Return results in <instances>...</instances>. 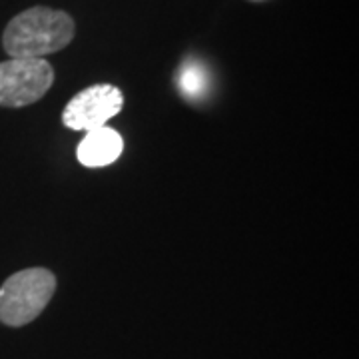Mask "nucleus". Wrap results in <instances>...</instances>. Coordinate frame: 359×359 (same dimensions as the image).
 <instances>
[{
    "mask_svg": "<svg viewBox=\"0 0 359 359\" xmlns=\"http://www.w3.org/2000/svg\"><path fill=\"white\" fill-rule=\"evenodd\" d=\"M76 34L72 16L48 6H32L16 14L2 34V46L11 58H44L66 48Z\"/></svg>",
    "mask_w": 359,
    "mask_h": 359,
    "instance_id": "f257e3e1",
    "label": "nucleus"
},
{
    "mask_svg": "<svg viewBox=\"0 0 359 359\" xmlns=\"http://www.w3.org/2000/svg\"><path fill=\"white\" fill-rule=\"evenodd\" d=\"M56 292V276L46 268H28L13 273L0 285V321L22 327L34 321Z\"/></svg>",
    "mask_w": 359,
    "mask_h": 359,
    "instance_id": "f03ea898",
    "label": "nucleus"
},
{
    "mask_svg": "<svg viewBox=\"0 0 359 359\" xmlns=\"http://www.w3.org/2000/svg\"><path fill=\"white\" fill-rule=\"evenodd\" d=\"M54 84V68L44 58H11L0 62V106L25 108L39 102Z\"/></svg>",
    "mask_w": 359,
    "mask_h": 359,
    "instance_id": "7ed1b4c3",
    "label": "nucleus"
},
{
    "mask_svg": "<svg viewBox=\"0 0 359 359\" xmlns=\"http://www.w3.org/2000/svg\"><path fill=\"white\" fill-rule=\"evenodd\" d=\"M124 106V94L114 84H94L78 92L62 110V124L70 130L102 128Z\"/></svg>",
    "mask_w": 359,
    "mask_h": 359,
    "instance_id": "20e7f679",
    "label": "nucleus"
},
{
    "mask_svg": "<svg viewBox=\"0 0 359 359\" xmlns=\"http://www.w3.org/2000/svg\"><path fill=\"white\" fill-rule=\"evenodd\" d=\"M124 150V140L114 128L90 130L78 144V162L86 168H104L114 164Z\"/></svg>",
    "mask_w": 359,
    "mask_h": 359,
    "instance_id": "39448f33",
    "label": "nucleus"
},
{
    "mask_svg": "<svg viewBox=\"0 0 359 359\" xmlns=\"http://www.w3.org/2000/svg\"><path fill=\"white\" fill-rule=\"evenodd\" d=\"M180 82H182V88L186 94H200L205 86V76L204 70L200 66L188 65L184 70H182V76H180Z\"/></svg>",
    "mask_w": 359,
    "mask_h": 359,
    "instance_id": "423d86ee",
    "label": "nucleus"
}]
</instances>
